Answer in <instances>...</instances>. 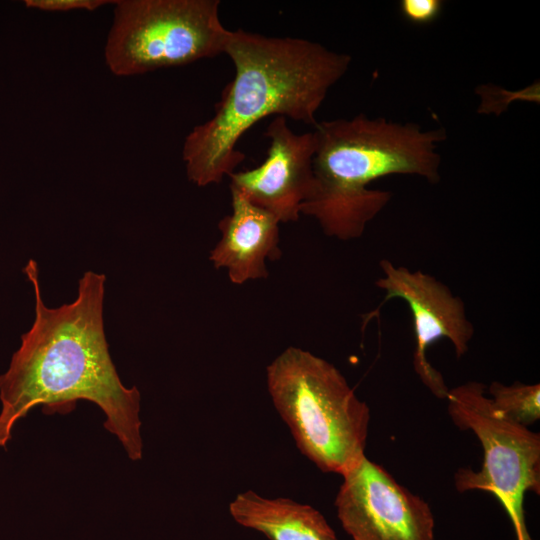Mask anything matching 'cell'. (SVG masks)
<instances>
[{"label":"cell","instance_id":"cell-1","mask_svg":"<svg viewBox=\"0 0 540 540\" xmlns=\"http://www.w3.org/2000/svg\"><path fill=\"white\" fill-rule=\"evenodd\" d=\"M23 272L34 289L35 318L0 375V447H6L16 422L33 407L69 411L78 400H87L102 409L104 427L128 457L140 460V392L122 384L109 354L103 320L105 275L86 271L76 299L49 308L42 299L37 262L30 259Z\"/></svg>","mask_w":540,"mask_h":540},{"label":"cell","instance_id":"cell-2","mask_svg":"<svg viewBox=\"0 0 540 540\" xmlns=\"http://www.w3.org/2000/svg\"><path fill=\"white\" fill-rule=\"evenodd\" d=\"M224 54L235 75L221 92L214 114L186 136L182 159L190 182L220 183L245 160L237 149L257 122L282 116L316 125L329 90L345 75L351 56L298 37L231 30Z\"/></svg>","mask_w":540,"mask_h":540},{"label":"cell","instance_id":"cell-3","mask_svg":"<svg viewBox=\"0 0 540 540\" xmlns=\"http://www.w3.org/2000/svg\"><path fill=\"white\" fill-rule=\"evenodd\" d=\"M313 183L301 214L314 218L324 234L342 241L360 238L387 206L389 191L370 189L382 177L404 174L429 183L441 179L439 144L444 128L358 114L317 122Z\"/></svg>","mask_w":540,"mask_h":540},{"label":"cell","instance_id":"cell-4","mask_svg":"<svg viewBox=\"0 0 540 540\" xmlns=\"http://www.w3.org/2000/svg\"><path fill=\"white\" fill-rule=\"evenodd\" d=\"M266 382L297 448L322 472L343 475L365 456L369 407L332 363L288 347L267 366Z\"/></svg>","mask_w":540,"mask_h":540},{"label":"cell","instance_id":"cell-5","mask_svg":"<svg viewBox=\"0 0 540 540\" xmlns=\"http://www.w3.org/2000/svg\"><path fill=\"white\" fill-rule=\"evenodd\" d=\"M219 0H119L105 46L117 76L144 74L224 53L231 30Z\"/></svg>","mask_w":540,"mask_h":540},{"label":"cell","instance_id":"cell-6","mask_svg":"<svg viewBox=\"0 0 540 540\" xmlns=\"http://www.w3.org/2000/svg\"><path fill=\"white\" fill-rule=\"evenodd\" d=\"M445 400L453 423L461 430H471L483 448L478 471H456V490L492 493L508 514L516 540H532L523 503L526 492L540 493L539 433L498 414L481 382L469 381L451 388Z\"/></svg>","mask_w":540,"mask_h":540},{"label":"cell","instance_id":"cell-7","mask_svg":"<svg viewBox=\"0 0 540 540\" xmlns=\"http://www.w3.org/2000/svg\"><path fill=\"white\" fill-rule=\"evenodd\" d=\"M334 505L352 540H434L431 508L364 456L343 475Z\"/></svg>","mask_w":540,"mask_h":540},{"label":"cell","instance_id":"cell-8","mask_svg":"<svg viewBox=\"0 0 540 540\" xmlns=\"http://www.w3.org/2000/svg\"><path fill=\"white\" fill-rule=\"evenodd\" d=\"M379 265L382 276L375 286L384 291L383 302L399 298L411 311L415 333L414 370L434 396L446 399L449 388L442 374L429 363L426 351L439 339L446 338L457 358L466 354L475 331L465 303L428 273L396 266L387 259H382Z\"/></svg>","mask_w":540,"mask_h":540},{"label":"cell","instance_id":"cell-9","mask_svg":"<svg viewBox=\"0 0 540 540\" xmlns=\"http://www.w3.org/2000/svg\"><path fill=\"white\" fill-rule=\"evenodd\" d=\"M264 136L269 139L265 160L256 168L229 174L230 189L237 190L280 223L295 222L313 183L315 134H297L285 117L276 116Z\"/></svg>","mask_w":540,"mask_h":540},{"label":"cell","instance_id":"cell-10","mask_svg":"<svg viewBox=\"0 0 540 540\" xmlns=\"http://www.w3.org/2000/svg\"><path fill=\"white\" fill-rule=\"evenodd\" d=\"M230 191L232 211L219 221L221 237L209 260L216 269H225L234 284L265 279L269 276L266 261L282 255L280 222L237 190Z\"/></svg>","mask_w":540,"mask_h":540},{"label":"cell","instance_id":"cell-11","mask_svg":"<svg viewBox=\"0 0 540 540\" xmlns=\"http://www.w3.org/2000/svg\"><path fill=\"white\" fill-rule=\"evenodd\" d=\"M229 513L239 525L269 540H338L318 510L289 498H266L247 490L230 502Z\"/></svg>","mask_w":540,"mask_h":540},{"label":"cell","instance_id":"cell-12","mask_svg":"<svg viewBox=\"0 0 540 540\" xmlns=\"http://www.w3.org/2000/svg\"><path fill=\"white\" fill-rule=\"evenodd\" d=\"M493 408L505 419L528 427L540 418V385L492 382L486 388Z\"/></svg>","mask_w":540,"mask_h":540},{"label":"cell","instance_id":"cell-13","mask_svg":"<svg viewBox=\"0 0 540 540\" xmlns=\"http://www.w3.org/2000/svg\"><path fill=\"white\" fill-rule=\"evenodd\" d=\"M476 93L480 97L479 113L501 114L514 100L539 103V85L534 84L521 91H508L495 85H481Z\"/></svg>","mask_w":540,"mask_h":540},{"label":"cell","instance_id":"cell-14","mask_svg":"<svg viewBox=\"0 0 540 540\" xmlns=\"http://www.w3.org/2000/svg\"><path fill=\"white\" fill-rule=\"evenodd\" d=\"M444 6L442 0H401L399 10L404 19L414 25H427L434 22Z\"/></svg>","mask_w":540,"mask_h":540},{"label":"cell","instance_id":"cell-15","mask_svg":"<svg viewBox=\"0 0 540 540\" xmlns=\"http://www.w3.org/2000/svg\"><path fill=\"white\" fill-rule=\"evenodd\" d=\"M115 3L109 0H26L27 8L38 9L47 12H68L72 10L94 11L99 7Z\"/></svg>","mask_w":540,"mask_h":540}]
</instances>
